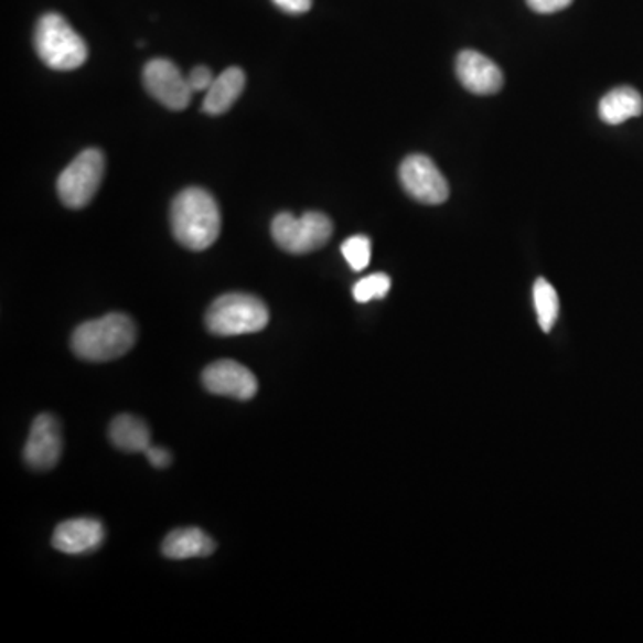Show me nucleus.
Returning a JSON list of instances; mask_svg holds the SVG:
<instances>
[{
  "mask_svg": "<svg viewBox=\"0 0 643 643\" xmlns=\"http://www.w3.org/2000/svg\"><path fill=\"white\" fill-rule=\"evenodd\" d=\"M399 178L406 193L422 204L437 206L449 199L447 179L428 156H408L400 164Z\"/></svg>",
  "mask_w": 643,
  "mask_h": 643,
  "instance_id": "nucleus-7",
  "label": "nucleus"
},
{
  "mask_svg": "<svg viewBox=\"0 0 643 643\" xmlns=\"http://www.w3.org/2000/svg\"><path fill=\"white\" fill-rule=\"evenodd\" d=\"M143 454L147 456V460L151 461V465L156 467V469H167L170 465V461H172V456L163 447L151 446Z\"/></svg>",
  "mask_w": 643,
  "mask_h": 643,
  "instance_id": "nucleus-23",
  "label": "nucleus"
},
{
  "mask_svg": "<svg viewBox=\"0 0 643 643\" xmlns=\"http://www.w3.org/2000/svg\"><path fill=\"white\" fill-rule=\"evenodd\" d=\"M106 538V531L97 518H72L54 529L52 545L65 555H85L99 549Z\"/></svg>",
  "mask_w": 643,
  "mask_h": 643,
  "instance_id": "nucleus-12",
  "label": "nucleus"
},
{
  "mask_svg": "<svg viewBox=\"0 0 643 643\" xmlns=\"http://www.w3.org/2000/svg\"><path fill=\"white\" fill-rule=\"evenodd\" d=\"M526 2L531 10L536 11V13L550 14L567 10L574 0H526Z\"/></svg>",
  "mask_w": 643,
  "mask_h": 643,
  "instance_id": "nucleus-21",
  "label": "nucleus"
},
{
  "mask_svg": "<svg viewBox=\"0 0 643 643\" xmlns=\"http://www.w3.org/2000/svg\"><path fill=\"white\" fill-rule=\"evenodd\" d=\"M245 88V74L238 66H231L216 76L213 85L206 92L202 111L207 115H224L233 108V104L240 99Z\"/></svg>",
  "mask_w": 643,
  "mask_h": 643,
  "instance_id": "nucleus-13",
  "label": "nucleus"
},
{
  "mask_svg": "<svg viewBox=\"0 0 643 643\" xmlns=\"http://www.w3.org/2000/svg\"><path fill=\"white\" fill-rule=\"evenodd\" d=\"M202 385L210 394L236 400H249L258 394L256 376L247 366L233 360L207 365L202 372Z\"/></svg>",
  "mask_w": 643,
  "mask_h": 643,
  "instance_id": "nucleus-9",
  "label": "nucleus"
},
{
  "mask_svg": "<svg viewBox=\"0 0 643 643\" xmlns=\"http://www.w3.org/2000/svg\"><path fill=\"white\" fill-rule=\"evenodd\" d=\"M186 77H189L192 92H207L210 86L213 85V81H215L213 72L207 66H195Z\"/></svg>",
  "mask_w": 643,
  "mask_h": 643,
  "instance_id": "nucleus-20",
  "label": "nucleus"
},
{
  "mask_svg": "<svg viewBox=\"0 0 643 643\" xmlns=\"http://www.w3.org/2000/svg\"><path fill=\"white\" fill-rule=\"evenodd\" d=\"M161 550L170 559L206 558L215 553V542L197 527H183L164 538Z\"/></svg>",
  "mask_w": 643,
  "mask_h": 643,
  "instance_id": "nucleus-14",
  "label": "nucleus"
},
{
  "mask_svg": "<svg viewBox=\"0 0 643 643\" xmlns=\"http://www.w3.org/2000/svg\"><path fill=\"white\" fill-rule=\"evenodd\" d=\"M533 301H535L536 315L544 333H549L555 328L559 315V297L555 287L547 279H536L533 287Z\"/></svg>",
  "mask_w": 643,
  "mask_h": 643,
  "instance_id": "nucleus-17",
  "label": "nucleus"
},
{
  "mask_svg": "<svg viewBox=\"0 0 643 643\" xmlns=\"http://www.w3.org/2000/svg\"><path fill=\"white\" fill-rule=\"evenodd\" d=\"M143 85L149 95H152L164 108L172 111H181L189 108L192 99V88H190L189 77L183 76L181 71L170 60L156 57L147 63L143 68Z\"/></svg>",
  "mask_w": 643,
  "mask_h": 643,
  "instance_id": "nucleus-8",
  "label": "nucleus"
},
{
  "mask_svg": "<svg viewBox=\"0 0 643 643\" xmlns=\"http://www.w3.org/2000/svg\"><path fill=\"white\" fill-rule=\"evenodd\" d=\"M109 440L124 452H146L151 447V431L141 418L118 415L109 426Z\"/></svg>",
  "mask_w": 643,
  "mask_h": 643,
  "instance_id": "nucleus-16",
  "label": "nucleus"
},
{
  "mask_svg": "<svg viewBox=\"0 0 643 643\" xmlns=\"http://www.w3.org/2000/svg\"><path fill=\"white\" fill-rule=\"evenodd\" d=\"M342 254L353 270L362 272L371 264V238L365 235L351 236L349 240L343 242Z\"/></svg>",
  "mask_w": 643,
  "mask_h": 643,
  "instance_id": "nucleus-19",
  "label": "nucleus"
},
{
  "mask_svg": "<svg viewBox=\"0 0 643 643\" xmlns=\"http://www.w3.org/2000/svg\"><path fill=\"white\" fill-rule=\"evenodd\" d=\"M461 85L475 95H493L503 88V72L490 57L478 51H463L456 60Z\"/></svg>",
  "mask_w": 643,
  "mask_h": 643,
  "instance_id": "nucleus-11",
  "label": "nucleus"
},
{
  "mask_svg": "<svg viewBox=\"0 0 643 643\" xmlns=\"http://www.w3.org/2000/svg\"><path fill=\"white\" fill-rule=\"evenodd\" d=\"M34 49L52 71H76L85 65L88 57L85 40L57 13L43 14L39 20L34 31Z\"/></svg>",
  "mask_w": 643,
  "mask_h": 643,
  "instance_id": "nucleus-3",
  "label": "nucleus"
},
{
  "mask_svg": "<svg viewBox=\"0 0 643 643\" xmlns=\"http://www.w3.org/2000/svg\"><path fill=\"white\" fill-rule=\"evenodd\" d=\"M642 114V95L631 86L611 89L599 104V115L610 126H619V124L625 122L630 118L640 117Z\"/></svg>",
  "mask_w": 643,
  "mask_h": 643,
  "instance_id": "nucleus-15",
  "label": "nucleus"
},
{
  "mask_svg": "<svg viewBox=\"0 0 643 643\" xmlns=\"http://www.w3.org/2000/svg\"><path fill=\"white\" fill-rule=\"evenodd\" d=\"M106 161L99 149H86L57 179V195L72 210L88 206L103 183Z\"/></svg>",
  "mask_w": 643,
  "mask_h": 643,
  "instance_id": "nucleus-6",
  "label": "nucleus"
},
{
  "mask_svg": "<svg viewBox=\"0 0 643 643\" xmlns=\"http://www.w3.org/2000/svg\"><path fill=\"white\" fill-rule=\"evenodd\" d=\"M170 226L175 240L186 249H210L221 236V207L207 190H183L170 207Z\"/></svg>",
  "mask_w": 643,
  "mask_h": 643,
  "instance_id": "nucleus-1",
  "label": "nucleus"
},
{
  "mask_svg": "<svg viewBox=\"0 0 643 643\" xmlns=\"http://www.w3.org/2000/svg\"><path fill=\"white\" fill-rule=\"evenodd\" d=\"M392 279L386 274H372L360 279L354 285L353 296L357 302H371L374 299H385L390 291Z\"/></svg>",
  "mask_w": 643,
  "mask_h": 643,
  "instance_id": "nucleus-18",
  "label": "nucleus"
},
{
  "mask_svg": "<svg viewBox=\"0 0 643 643\" xmlns=\"http://www.w3.org/2000/svg\"><path fill=\"white\" fill-rule=\"evenodd\" d=\"M267 324V304L249 293H226L218 297L206 313L207 331L216 336L259 333Z\"/></svg>",
  "mask_w": 643,
  "mask_h": 643,
  "instance_id": "nucleus-4",
  "label": "nucleus"
},
{
  "mask_svg": "<svg viewBox=\"0 0 643 643\" xmlns=\"http://www.w3.org/2000/svg\"><path fill=\"white\" fill-rule=\"evenodd\" d=\"M135 343L137 325L124 313L88 320L72 334V351L85 362H111L129 353Z\"/></svg>",
  "mask_w": 643,
  "mask_h": 643,
  "instance_id": "nucleus-2",
  "label": "nucleus"
},
{
  "mask_svg": "<svg viewBox=\"0 0 643 643\" xmlns=\"http://www.w3.org/2000/svg\"><path fill=\"white\" fill-rule=\"evenodd\" d=\"M272 2L279 10L290 14L308 13L313 4V0H272Z\"/></svg>",
  "mask_w": 643,
  "mask_h": 643,
  "instance_id": "nucleus-22",
  "label": "nucleus"
},
{
  "mask_svg": "<svg viewBox=\"0 0 643 643\" xmlns=\"http://www.w3.org/2000/svg\"><path fill=\"white\" fill-rule=\"evenodd\" d=\"M62 452L63 438L60 422L52 415H39L34 418L28 442H25V463L34 470H51L57 465Z\"/></svg>",
  "mask_w": 643,
  "mask_h": 643,
  "instance_id": "nucleus-10",
  "label": "nucleus"
},
{
  "mask_svg": "<svg viewBox=\"0 0 643 643\" xmlns=\"http://www.w3.org/2000/svg\"><path fill=\"white\" fill-rule=\"evenodd\" d=\"M333 236V222L320 212L296 216L279 213L272 222V238L282 250L308 254L324 247Z\"/></svg>",
  "mask_w": 643,
  "mask_h": 643,
  "instance_id": "nucleus-5",
  "label": "nucleus"
}]
</instances>
